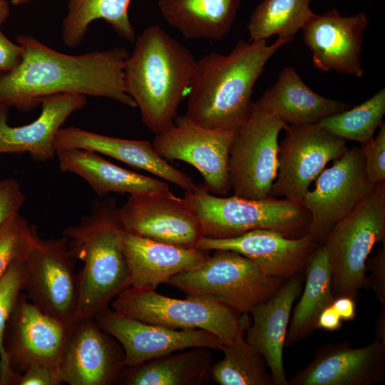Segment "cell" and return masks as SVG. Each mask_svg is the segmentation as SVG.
<instances>
[{
  "mask_svg": "<svg viewBox=\"0 0 385 385\" xmlns=\"http://www.w3.org/2000/svg\"><path fill=\"white\" fill-rule=\"evenodd\" d=\"M319 245L308 233L293 239L275 230L260 229L227 239L202 237L195 248L236 252L252 260L267 275L287 279L305 270Z\"/></svg>",
  "mask_w": 385,
  "mask_h": 385,
  "instance_id": "cell-19",
  "label": "cell"
},
{
  "mask_svg": "<svg viewBox=\"0 0 385 385\" xmlns=\"http://www.w3.org/2000/svg\"><path fill=\"white\" fill-rule=\"evenodd\" d=\"M54 146L56 150L75 148L103 154L172 183L185 192H194L199 186L160 157L148 140L120 138L68 126L59 130Z\"/></svg>",
  "mask_w": 385,
  "mask_h": 385,
  "instance_id": "cell-22",
  "label": "cell"
},
{
  "mask_svg": "<svg viewBox=\"0 0 385 385\" xmlns=\"http://www.w3.org/2000/svg\"><path fill=\"white\" fill-rule=\"evenodd\" d=\"M279 143L278 170L269 196L302 202L327 164L347 149L346 140L315 124L287 125ZM303 203V202H302Z\"/></svg>",
  "mask_w": 385,
  "mask_h": 385,
  "instance_id": "cell-13",
  "label": "cell"
},
{
  "mask_svg": "<svg viewBox=\"0 0 385 385\" xmlns=\"http://www.w3.org/2000/svg\"><path fill=\"white\" fill-rule=\"evenodd\" d=\"M123 230L117 200L108 195L94 200L78 224L63 230L74 258L83 263L78 318L94 317L130 287Z\"/></svg>",
  "mask_w": 385,
  "mask_h": 385,
  "instance_id": "cell-4",
  "label": "cell"
},
{
  "mask_svg": "<svg viewBox=\"0 0 385 385\" xmlns=\"http://www.w3.org/2000/svg\"><path fill=\"white\" fill-rule=\"evenodd\" d=\"M25 199L20 183L16 180H0V226L11 217L20 213Z\"/></svg>",
  "mask_w": 385,
  "mask_h": 385,
  "instance_id": "cell-37",
  "label": "cell"
},
{
  "mask_svg": "<svg viewBox=\"0 0 385 385\" xmlns=\"http://www.w3.org/2000/svg\"><path fill=\"white\" fill-rule=\"evenodd\" d=\"M332 307L340 317L342 321H351L356 317V306L354 299L339 297L334 300Z\"/></svg>",
  "mask_w": 385,
  "mask_h": 385,
  "instance_id": "cell-41",
  "label": "cell"
},
{
  "mask_svg": "<svg viewBox=\"0 0 385 385\" xmlns=\"http://www.w3.org/2000/svg\"><path fill=\"white\" fill-rule=\"evenodd\" d=\"M376 324V339L385 342V307H382Z\"/></svg>",
  "mask_w": 385,
  "mask_h": 385,
  "instance_id": "cell-43",
  "label": "cell"
},
{
  "mask_svg": "<svg viewBox=\"0 0 385 385\" xmlns=\"http://www.w3.org/2000/svg\"><path fill=\"white\" fill-rule=\"evenodd\" d=\"M37 231L20 213L0 226V277L11 264L26 259Z\"/></svg>",
  "mask_w": 385,
  "mask_h": 385,
  "instance_id": "cell-35",
  "label": "cell"
},
{
  "mask_svg": "<svg viewBox=\"0 0 385 385\" xmlns=\"http://www.w3.org/2000/svg\"><path fill=\"white\" fill-rule=\"evenodd\" d=\"M235 131L202 126L185 115L155 134L153 145L165 160H178L193 166L211 194L224 196L231 190L228 160Z\"/></svg>",
  "mask_w": 385,
  "mask_h": 385,
  "instance_id": "cell-11",
  "label": "cell"
},
{
  "mask_svg": "<svg viewBox=\"0 0 385 385\" xmlns=\"http://www.w3.org/2000/svg\"><path fill=\"white\" fill-rule=\"evenodd\" d=\"M369 21L363 12L346 16L333 9L313 14L302 31L314 66L322 72L362 77L361 53Z\"/></svg>",
  "mask_w": 385,
  "mask_h": 385,
  "instance_id": "cell-18",
  "label": "cell"
},
{
  "mask_svg": "<svg viewBox=\"0 0 385 385\" xmlns=\"http://www.w3.org/2000/svg\"><path fill=\"white\" fill-rule=\"evenodd\" d=\"M134 42L125 63V88L139 108L145 125L157 134L178 116L196 59L158 24L145 28Z\"/></svg>",
  "mask_w": 385,
  "mask_h": 385,
  "instance_id": "cell-3",
  "label": "cell"
},
{
  "mask_svg": "<svg viewBox=\"0 0 385 385\" xmlns=\"http://www.w3.org/2000/svg\"><path fill=\"white\" fill-rule=\"evenodd\" d=\"M292 40L240 39L227 54L212 52L196 60L185 115L208 128L236 132L250 113L253 88L265 65Z\"/></svg>",
  "mask_w": 385,
  "mask_h": 385,
  "instance_id": "cell-2",
  "label": "cell"
},
{
  "mask_svg": "<svg viewBox=\"0 0 385 385\" xmlns=\"http://www.w3.org/2000/svg\"><path fill=\"white\" fill-rule=\"evenodd\" d=\"M308 190L303 205L310 214L308 234L322 244L332 228L374 190L368 180L360 148H347L324 168Z\"/></svg>",
  "mask_w": 385,
  "mask_h": 385,
  "instance_id": "cell-12",
  "label": "cell"
},
{
  "mask_svg": "<svg viewBox=\"0 0 385 385\" xmlns=\"http://www.w3.org/2000/svg\"><path fill=\"white\" fill-rule=\"evenodd\" d=\"M376 136L361 144L365 171L374 185L385 180V123L379 126Z\"/></svg>",
  "mask_w": 385,
  "mask_h": 385,
  "instance_id": "cell-36",
  "label": "cell"
},
{
  "mask_svg": "<svg viewBox=\"0 0 385 385\" xmlns=\"http://www.w3.org/2000/svg\"><path fill=\"white\" fill-rule=\"evenodd\" d=\"M10 14L9 5L6 1L0 0V26L6 21Z\"/></svg>",
  "mask_w": 385,
  "mask_h": 385,
  "instance_id": "cell-44",
  "label": "cell"
},
{
  "mask_svg": "<svg viewBox=\"0 0 385 385\" xmlns=\"http://www.w3.org/2000/svg\"><path fill=\"white\" fill-rule=\"evenodd\" d=\"M304 270V288L289 321L286 346L302 340L317 329L321 312L335 299L332 290L329 260L322 244L315 250Z\"/></svg>",
  "mask_w": 385,
  "mask_h": 385,
  "instance_id": "cell-29",
  "label": "cell"
},
{
  "mask_svg": "<svg viewBox=\"0 0 385 385\" xmlns=\"http://www.w3.org/2000/svg\"><path fill=\"white\" fill-rule=\"evenodd\" d=\"M342 326V319L332 305L325 308L318 318V328L332 332L338 330Z\"/></svg>",
  "mask_w": 385,
  "mask_h": 385,
  "instance_id": "cell-42",
  "label": "cell"
},
{
  "mask_svg": "<svg viewBox=\"0 0 385 385\" xmlns=\"http://www.w3.org/2000/svg\"><path fill=\"white\" fill-rule=\"evenodd\" d=\"M34 1H36V0H11V2L14 4V5H23V4H28L29 2H32Z\"/></svg>",
  "mask_w": 385,
  "mask_h": 385,
  "instance_id": "cell-45",
  "label": "cell"
},
{
  "mask_svg": "<svg viewBox=\"0 0 385 385\" xmlns=\"http://www.w3.org/2000/svg\"><path fill=\"white\" fill-rule=\"evenodd\" d=\"M125 367L122 346L94 317L77 318L69 326L58 365L64 384H117Z\"/></svg>",
  "mask_w": 385,
  "mask_h": 385,
  "instance_id": "cell-14",
  "label": "cell"
},
{
  "mask_svg": "<svg viewBox=\"0 0 385 385\" xmlns=\"http://www.w3.org/2000/svg\"><path fill=\"white\" fill-rule=\"evenodd\" d=\"M123 250L130 286L150 289L176 274L200 267L210 257L207 250L156 241L125 230Z\"/></svg>",
  "mask_w": 385,
  "mask_h": 385,
  "instance_id": "cell-24",
  "label": "cell"
},
{
  "mask_svg": "<svg viewBox=\"0 0 385 385\" xmlns=\"http://www.w3.org/2000/svg\"><path fill=\"white\" fill-rule=\"evenodd\" d=\"M111 307L138 320L174 329H200L230 343L245 330L248 314H240L212 297L187 294L168 297L155 289L128 287L117 295Z\"/></svg>",
  "mask_w": 385,
  "mask_h": 385,
  "instance_id": "cell-7",
  "label": "cell"
},
{
  "mask_svg": "<svg viewBox=\"0 0 385 385\" xmlns=\"http://www.w3.org/2000/svg\"><path fill=\"white\" fill-rule=\"evenodd\" d=\"M284 280L267 275L240 253L216 250L200 267L176 274L167 284L186 294L212 297L240 314H249L270 299Z\"/></svg>",
  "mask_w": 385,
  "mask_h": 385,
  "instance_id": "cell-8",
  "label": "cell"
},
{
  "mask_svg": "<svg viewBox=\"0 0 385 385\" xmlns=\"http://www.w3.org/2000/svg\"><path fill=\"white\" fill-rule=\"evenodd\" d=\"M312 0H263L252 13L247 28L250 41L272 36L294 38L314 14Z\"/></svg>",
  "mask_w": 385,
  "mask_h": 385,
  "instance_id": "cell-32",
  "label": "cell"
},
{
  "mask_svg": "<svg viewBox=\"0 0 385 385\" xmlns=\"http://www.w3.org/2000/svg\"><path fill=\"white\" fill-rule=\"evenodd\" d=\"M286 125L258 101L253 102L230 145L228 170L233 195L247 199L269 196L278 170L279 135Z\"/></svg>",
  "mask_w": 385,
  "mask_h": 385,
  "instance_id": "cell-9",
  "label": "cell"
},
{
  "mask_svg": "<svg viewBox=\"0 0 385 385\" xmlns=\"http://www.w3.org/2000/svg\"><path fill=\"white\" fill-rule=\"evenodd\" d=\"M68 328L43 312L22 292L4 332V349L13 371L21 374L31 366L41 365L58 371Z\"/></svg>",
  "mask_w": 385,
  "mask_h": 385,
  "instance_id": "cell-16",
  "label": "cell"
},
{
  "mask_svg": "<svg viewBox=\"0 0 385 385\" xmlns=\"http://www.w3.org/2000/svg\"><path fill=\"white\" fill-rule=\"evenodd\" d=\"M23 58L21 46L11 41L0 29V73L16 69Z\"/></svg>",
  "mask_w": 385,
  "mask_h": 385,
  "instance_id": "cell-40",
  "label": "cell"
},
{
  "mask_svg": "<svg viewBox=\"0 0 385 385\" xmlns=\"http://www.w3.org/2000/svg\"><path fill=\"white\" fill-rule=\"evenodd\" d=\"M257 101L286 125L315 124L351 108L346 103L314 92L292 66L280 71L274 85Z\"/></svg>",
  "mask_w": 385,
  "mask_h": 385,
  "instance_id": "cell-26",
  "label": "cell"
},
{
  "mask_svg": "<svg viewBox=\"0 0 385 385\" xmlns=\"http://www.w3.org/2000/svg\"><path fill=\"white\" fill-rule=\"evenodd\" d=\"M385 379V342L353 348L332 344L288 381L291 385H372Z\"/></svg>",
  "mask_w": 385,
  "mask_h": 385,
  "instance_id": "cell-20",
  "label": "cell"
},
{
  "mask_svg": "<svg viewBox=\"0 0 385 385\" xmlns=\"http://www.w3.org/2000/svg\"><path fill=\"white\" fill-rule=\"evenodd\" d=\"M267 301L250 312L252 321L245 329L246 341L265 358L275 385H287L283 350L292 306L302 291V279L294 275Z\"/></svg>",
  "mask_w": 385,
  "mask_h": 385,
  "instance_id": "cell-23",
  "label": "cell"
},
{
  "mask_svg": "<svg viewBox=\"0 0 385 385\" xmlns=\"http://www.w3.org/2000/svg\"><path fill=\"white\" fill-rule=\"evenodd\" d=\"M119 214L125 231L156 241L195 247L204 237L188 200L170 190L129 195Z\"/></svg>",
  "mask_w": 385,
  "mask_h": 385,
  "instance_id": "cell-15",
  "label": "cell"
},
{
  "mask_svg": "<svg viewBox=\"0 0 385 385\" xmlns=\"http://www.w3.org/2000/svg\"><path fill=\"white\" fill-rule=\"evenodd\" d=\"M131 0H68V11L62 23L61 37L70 48L78 46L90 24L98 19L106 21L123 39L134 42L136 36L128 16Z\"/></svg>",
  "mask_w": 385,
  "mask_h": 385,
  "instance_id": "cell-30",
  "label": "cell"
},
{
  "mask_svg": "<svg viewBox=\"0 0 385 385\" xmlns=\"http://www.w3.org/2000/svg\"><path fill=\"white\" fill-rule=\"evenodd\" d=\"M87 103L86 96L61 93L41 100V111L33 122L20 126L8 123L9 108L0 106V155L27 153L36 161L56 155L54 142L59 130L74 112Z\"/></svg>",
  "mask_w": 385,
  "mask_h": 385,
  "instance_id": "cell-21",
  "label": "cell"
},
{
  "mask_svg": "<svg viewBox=\"0 0 385 385\" xmlns=\"http://www.w3.org/2000/svg\"><path fill=\"white\" fill-rule=\"evenodd\" d=\"M74 260L66 237L42 239L38 231L26 259L27 297L67 326L78 318L79 275Z\"/></svg>",
  "mask_w": 385,
  "mask_h": 385,
  "instance_id": "cell-10",
  "label": "cell"
},
{
  "mask_svg": "<svg viewBox=\"0 0 385 385\" xmlns=\"http://www.w3.org/2000/svg\"><path fill=\"white\" fill-rule=\"evenodd\" d=\"M354 1H371V0H354Z\"/></svg>",
  "mask_w": 385,
  "mask_h": 385,
  "instance_id": "cell-46",
  "label": "cell"
},
{
  "mask_svg": "<svg viewBox=\"0 0 385 385\" xmlns=\"http://www.w3.org/2000/svg\"><path fill=\"white\" fill-rule=\"evenodd\" d=\"M210 349L193 347L126 366L117 384L124 385H200L211 377Z\"/></svg>",
  "mask_w": 385,
  "mask_h": 385,
  "instance_id": "cell-28",
  "label": "cell"
},
{
  "mask_svg": "<svg viewBox=\"0 0 385 385\" xmlns=\"http://www.w3.org/2000/svg\"><path fill=\"white\" fill-rule=\"evenodd\" d=\"M184 197L197 215L205 237L227 239L266 229L295 239L309 232L311 217L302 202L270 196H219L210 193L202 184L194 192H185Z\"/></svg>",
  "mask_w": 385,
  "mask_h": 385,
  "instance_id": "cell-5",
  "label": "cell"
},
{
  "mask_svg": "<svg viewBox=\"0 0 385 385\" xmlns=\"http://www.w3.org/2000/svg\"><path fill=\"white\" fill-rule=\"evenodd\" d=\"M56 157L61 172L83 178L99 197L110 193L134 195L170 190L166 182L121 168L91 150H58Z\"/></svg>",
  "mask_w": 385,
  "mask_h": 385,
  "instance_id": "cell-25",
  "label": "cell"
},
{
  "mask_svg": "<svg viewBox=\"0 0 385 385\" xmlns=\"http://www.w3.org/2000/svg\"><path fill=\"white\" fill-rule=\"evenodd\" d=\"M244 334L245 330L233 342L221 343L224 356L212 366V379L220 385H275L265 358Z\"/></svg>",
  "mask_w": 385,
  "mask_h": 385,
  "instance_id": "cell-31",
  "label": "cell"
},
{
  "mask_svg": "<svg viewBox=\"0 0 385 385\" xmlns=\"http://www.w3.org/2000/svg\"><path fill=\"white\" fill-rule=\"evenodd\" d=\"M378 242H385V180L335 224L322 243L329 260L335 298L354 299L359 289L369 286L366 263Z\"/></svg>",
  "mask_w": 385,
  "mask_h": 385,
  "instance_id": "cell-6",
  "label": "cell"
},
{
  "mask_svg": "<svg viewBox=\"0 0 385 385\" xmlns=\"http://www.w3.org/2000/svg\"><path fill=\"white\" fill-rule=\"evenodd\" d=\"M26 260L11 264L0 277V385L17 384L21 374L11 369L4 349L6 324L16 304L25 290Z\"/></svg>",
  "mask_w": 385,
  "mask_h": 385,
  "instance_id": "cell-34",
  "label": "cell"
},
{
  "mask_svg": "<svg viewBox=\"0 0 385 385\" xmlns=\"http://www.w3.org/2000/svg\"><path fill=\"white\" fill-rule=\"evenodd\" d=\"M366 270L371 273L369 278L376 297L383 307H385V247L378 250L371 258H368L366 263Z\"/></svg>",
  "mask_w": 385,
  "mask_h": 385,
  "instance_id": "cell-38",
  "label": "cell"
},
{
  "mask_svg": "<svg viewBox=\"0 0 385 385\" xmlns=\"http://www.w3.org/2000/svg\"><path fill=\"white\" fill-rule=\"evenodd\" d=\"M4 1H6V0H4Z\"/></svg>",
  "mask_w": 385,
  "mask_h": 385,
  "instance_id": "cell-47",
  "label": "cell"
},
{
  "mask_svg": "<svg viewBox=\"0 0 385 385\" xmlns=\"http://www.w3.org/2000/svg\"><path fill=\"white\" fill-rule=\"evenodd\" d=\"M385 88H381L362 103L327 117L316 123L322 130L345 140L360 144L371 139L383 123Z\"/></svg>",
  "mask_w": 385,
  "mask_h": 385,
  "instance_id": "cell-33",
  "label": "cell"
},
{
  "mask_svg": "<svg viewBox=\"0 0 385 385\" xmlns=\"http://www.w3.org/2000/svg\"><path fill=\"white\" fill-rule=\"evenodd\" d=\"M240 0H159L165 21L185 38L220 41L232 29Z\"/></svg>",
  "mask_w": 385,
  "mask_h": 385,
  "instance_id": "cell-27",
  "label": "cell"
},
{
  "mask_svg": "<svg viewBox=\"0 0 385 385\" xmlns=\"http://www.w3.org/2000/svg\"><path fill=\"white\" fill-rule=\"evenodd\" d=\"M16 42L23 58L14 71L0 73V106L28 112L47 96L77 93L136 107L125 88V48L69 55L29 35L19 36Z\"/></svg>",
  "mask_w": 385,
  "mask_h": 385,
  "instance_id": "cell-1",
  "label": "cell"
},
{
  "mask_svg": "<svg viewBox=\"0 0 385 385\" xmlns=\"http://www.w3.org/2000/svg\"><path fill=\"white\" fill-rule=\"evenodd\" d=\"M64 384L59 372L49 367L34 365L20 376L17 385H61Z\"/></svg>",
  "mask_w": 385,
  "mask_h": 385,
  "instance_id": "cell-39",
  "label": "cell"
},
{
  "mask_svg": "<svg viewBox=\"0 0 385 385\" xmlns=\"http://www.w3.org/2000/svg\"><path fill=\"white\" fill-rule=\"evenodd\" d=\"M99 327L122 346L126 366L193 347L219 349L220 340L200 329H174L147 323L107 307L94 315Z\"/></svg>",
  "mask_w": 385,
  "mask_h": 385,
  "instance_id": "cell-17",
  "label": "cell"
}]
</instances>
